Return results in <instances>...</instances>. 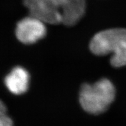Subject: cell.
Wrapping results in <instances>:
<instances>
[{
  "mask_svg": "<svg viewBox=\"0 0 126 126\" xmlns=\"http://www.w3.org/2000/svg\"><path fill=\"white\" fill-rule=\"evenodd\" d=\"M30 16L49 24L73 26L83 16L85 0H24Z\"/></svg>",
  "mask_w": 126,
  "mask_h": 126,
  "instance_id": "6da1fadb",
  "label": "cell"
},
{
  "mask_svg": "<svg viewBox=\"0 0 126 126\" xmlns=\"http://www.w3.org/2000/svg\"><path fill=\"white\" fill-rule=\"evenodd\" d=\"M90 48L97 55L112 53L111 64L114 67L126 66V29L113 28L99 32L90 41Z\"/></svg>",
  "mask_w": 126,
  "mask_h": 126,
  "instance_id": "7a4b0ae2",
  "label": "cell"
},
{
  "mask_svg": "<svg viewBox=\"0 0 126 126\" xmlns=\"http://www.w3.org/2000/svg\"><path fill=\"white\" fill-rule=\"evenodd\" d=\"M115 97L113 84L108 79L103 78L93 84H83L80 91L79 102L86 112L98 115L107 110Z\"/></svg>",
  "mask_w": 126,
  "mask_h": 126,
  "instance_id": "3957f363",
  "label": "cell"
},
{
  "mask_svg": "<svg viewBox=\"0 0 126 126\" xmlns=\"http://www.w3.org/2000/svg\"><path fill=\"white\" fill-rule=\"evenodd\" d=\"M45 23L34 16H30L21 19L17 25V38L24 44H33L43 38L46 34Z\"/></svg>",
  "mask_w": 126,
  "mask_h": 126,
  "instance_id": "277c9868",
  "label": "cell"
},
{
  "mask_svg": "<svg viewBox=\"0 0 126 126\" xmlns=\"http://www.w3.org/2000/svg\"><path fill=\"white\" fill-rule=\"evenodd\" d=\"M30 82L28 72L24 68L17 66L6 75L5 84L13 94L21 95L28 90Z\"/></svg>",
  "mask_w": 126,
  "mask_h": 126,
  "instance_id": "5b68a950",
  "label": "cell"
},
{
  "mask_svg": "<svg viewBox=\"0 0 126 126\" xmlns=\"http://www.w3.org/2000/svg\"><path fill=\"white\" fill-rule=\"evenodd\" d=\"M0 126H13L12 119L6 113V107L0 100Z\"/></svg>",
  "mask_w": 126,
  "mask_h": 126,
  "instance_id": "8992f818",
  "label": "cell"
}]
</instances>
